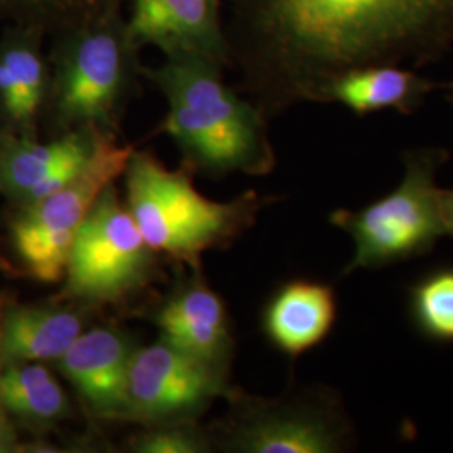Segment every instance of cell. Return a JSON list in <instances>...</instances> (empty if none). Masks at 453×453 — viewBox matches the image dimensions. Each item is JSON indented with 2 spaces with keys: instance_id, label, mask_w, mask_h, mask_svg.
<instances>
[{
  "instance_id": "obj_22",
  "label": "cell",
  "mask_w": 453,
  "mask_h": 453,
  "mask_svg": "<svg viewBox=\"0 0 453 453\" xmlns=\"http://www.w3.org/2000/svg\"><path fill=\"white\" fill-rule=\"evenodd\" d=\"M16 428L11 421V415L0 400V453L11 452L16 447Z\"/></svg>"
},
{
  "instance_id": "obj_3",
  "label": "cell",
  "mask_w": 453,
  "mask_h": 453,
  "mask_svg": "<svg viewBox=\"0 0 453 453\" xmlns=\"http://www.w3.org/2000/svg\"><path fill=\"white\" fill-rule=\"evenodd\" d=\"M192 168L170 170L155 155L133 150L125 168L127 207L148 245L179 264L198 267L211 249H222L256 224L271 200L256 192L230 202L200 194Z\"/></svg>"
},
{
  "instance_id": "obj_23",
  "label": "cell",
  "mask_w": 453,
  "mask_h": 453,
  "mask_svg": "<svg viewBox=\"0 0 453 453\" xmlns=\"http://www.w3.org/2000/svg\"><path fill=\"white\" fill-rule=\"evenodd\" d=\"M440 203H441V213L447 226V234L453 237V188L440 192Z\"/></svg>"
},
{
  "instance_id": "obj_4",
  "label": "cell",
  "mask_w": 453,
  "mask_h": 453,
  "mask_svg": "<svg viewBox=\"0 0 453 453\" xmlns=\"http://www.w3.org/2000/svg\"><path fill=\"white\" fill-rule=\"evenodd\" d=\"M140 50L123 12L56 34L49 104L59 134L96 128L116 134L138 78Z\"/></svg>"
},
{
  "instance_id": "obj_2",
  "label": "cell",
  "mask_w": 453,
  "mask_h": 453,
  "mask_svg": "<svg viewBox=\"0 0 453 453\" xmlns=\"http://www.w3.org/2000/svg\"><path fill=\"white\" fill-rule=\"evenodd\" d=\"M224 65L202 56H165L142 67L166 99L162 130L177 143L185 165L211 175H267L275 153L267 116L224 81Z\"/></svg>"
},
{
  "instance_id": "obj_10",
  "label": "cell",
  "mask_w": 453,
  "mask_h": 453,
  "mask_svg": "<svg viewBox=\"0 0 453 453\" xmlns=\"http://www.w3.org/2000/svg\"><path fill=\"white\" fill-rule=\"evenodd\" d=\"M104 131H67L48 143L14 133L0 134V192L22 205L58 192L81 173Z\"/></svg>"
},
{
  "instance_id": "obj_9",
  "label": "cell",
  "mask_w": 453,
  "mask_h": 453,
  "mask_svg": "<svg viewBox=\"0 0 453 453\" xmlns=\"http://www.w3.org/2000/svg\"><path fill=\"white\" fill-rule=\"evenodd\" d=\"M228 372L168 341L136 348L128 380V421L143 426L194 421L228 388Z\"/></svg>"
},
{
  "instance_id": "obj_7",
  "label": "cell",
  "mask_w": 453,
  "mask_h": 453,
  "mask_svg": "<svg viewBox=\"0 0 453 453\" xmlns=\"http://www.w3.org/2000/svg\"><path fill=\"white\" fill-rule=\"evenodd\" d=\"M157 256L111 183L71 247L63 297L89 306L123 303L153 279Z\"/></svg>"
},
{
  "instance_id": "obj_20",
  "label": "cell",
  "mask_w": 453,
  "mask_h": 453,
  "mask_svg": "<svg viewBox=\"0 0 453 453\" xmlns=\"http://www.w3.org/2000/svg\"><path fill=\"white\" fill-rule=\"evenodd\" d=\"M411 323L423 338L453 344V265L420 277L408 294Z\"/></svg>"
},
{
  "instance_id": "obj_13",
  "label": "cell",
  "mask_w": 453,
  "mask_h": 453,
  "mask_svg": "<svg viewBox=\"0 0 453 453\" xmlns=\"http://www.w3.org/2000/svg\"><path fill=\"white\" fill-rule=\"evenodd\" d=\"M165 341L215 368H230L234 336L222 297L195 279L181 286L155 314Z\"/></svg>"
},
{
  "instance_id": "obj_25",
  "label": "cell",
  "mask_w": 453,
  "mask_h": 453,
  "mask_svg": "<svg viewBox=\"0 0 453 453\" xmlns=\"http://www.w3.org/2000/svg\"><path fill=\"white\" fill-rule=\"evenodd\" d=\"M0 321H2V299H0Z\"/></svg>"
},
{
  "instance_id": "obj_21",
  "label": "cell",
  "mask_w": 453,
  "mask_h": 453,
  "mask_svg": "<svg viewBox=\"0 0 453 453\" xmlns=\"http://www.w3.org/2000/svg\"><path fill=\"white\" fill-rule=\"evenodd\" d=\"M209 449V440L194 421L145 426L130 440L131 452L138 453H203Z\"/></svg>"
},
{
  "instance_id": "obj_19",
  "label": "cell",
  "mask_w": 453,
  "mask_h": 453,
  "mask_svg": "<svg viewBox=\"0 0 453 453\" xmlns=\"http://www.w3.org/2000/svg\"><path fill=\"white\" fill-rule=\"evenodd\" d=\"M128 0H0V17L37 33H63L86 20L123 12Z\"/></svg>"
},
{
  "instance_id": "obj_17",
  "label": "cell",
  "mask_w": 453,
  "mask_h": 453,
  "mask_svg": "<svg viewBox=\"0 0 453 453\" xmlns=\"http://www.w3.org/2000/svg\"><path fill=\"white\" fill-rule=\"evenodd\" d=\"M44 34L22 27L0 49V104L19 127H31L48 93L39 41Z\"/></svg>"
},
{
  "instance_id": "obj_15",
  "label": "cell",
  "mask_w": 453,
  "mask_h": 453,
  "mask_svg": "<svg viewBox=\"0 0 453 453\" xmlns=\"http://www.w3.org/2000/svg\"><path fill=\"white\" fill-rule=\"evenodd\" d=\"M438 88H447V84L432 81L400 65H370L327 84L319 103H340L357 116L387 110L411 114Z\"/></svg>"
},
{
  "instance_id": "obj_6",
  "label": "cell",
  "mask_w": 453,
  "mask_h": 453,
  "mask_svg": "<svg viewBox=\"0 0 453 453\" xmlns=\"http://www.w3.org/2000/svg\"><path fill=\"white\" fill-rule=\"evenodd\" d=\"M133 146L104 133L81 173L58 192L22 205L9 226V242L24 274L39 282L65 279L71 247L103 190L125 173Z\"/></svg>"
},
{
  "instance_id": "obj_1",
  "label": "cell",
  "mask_w": 453,
  "mask_h": 453,
  "mask_svg": "<svg viewBox=\"0 0 453 453\" xmlns=\"http://www.w3.org/2000/svg\"><path fill=\"white\" fill-rule=\"evenodd\" d=\"M222 16L228 67L267 118L319 103L346 73L453 48V0H222Z\"/></svg>"
},
{
  "instance_id": "obj_11",
  "label": "cell",
  "mask_w": 453,
  "mask_h": 453,
  "mask_svg": "<svg viewBox=\"0 0 453 453\" xmlns=\"http://www.w3.org/2000/svg\"><path fill=\"white\" fill-rule=\"evenodd\" d=\"M136 348L119 329L93 327L82 331L56 365L95 418L128 421V380Z\"/></svg>"
},
{
  "instance_id": "obj_14",
  "label": "cell",
  "mask_w": 453,
  "mask_h": 453,
  "mask_svg": "<svg viewBox=\"0 0 453 453\" xmlns=\"http://www.w3.org/2000/svg\"><path fill=\"white\" fill-rule=\"evenodd\" d=\"M336 318V292L329 284L296 279L282 284L269 299L262 312V329L275 349L297 357L329 336Z\"/></svg>"
},
{
  "instance_id": "obj_12",
  "label": "cell",
  "mask_w": 453,
  "mask_h": 453,
  "mask_svg": "<svg viewBox=\"0 0 453 453\" xmlns=\"http://www.w3.org/2000/svg\"><path fill=\"white\" fill-rule=\"evenodd\" d=\"M127 26L140 49L202 56L228 67L222 0H128Z\"/></svg>"
},
{
  "instance_id": "obj_5",
  "label": "cell",
  "mask_w": 453,
  "mask_h": 453,
  "mask_svg": "<svg viewBox=\"0 0 453 453\" xmlns=\"http://www.w3.org/2000/svg\"><path fill=\"white\" fill-rule=\"evenodd\" d=\"M449 160L443 148H417L403 153L405 175L396 188L359 211L340 209L329 222L355 242V254L342 275L381 269L417 259L434 250L447 235L437 173Z\"/></svg>"
},
{
  "instance_id": "obj_16",
  "label": "cell",
  "mask_w": 453,
  "mask_h": 453,
  "mask_svg": "<svg viewBox=\"0 0 453 453\" xmlns=\"http://www.w3.org/2000/svg\"><path fill=\"white\" fill-rule=\"evenodd\" d=\"M84 323L74 308L20 306L0 321V368L58 361L81 334Z\"/></svg>"
},
{
  "instance_id": "obj_24",
  "label": "cell",
  "mask_w": 453,
  "mask_h": 453,
  "mask_svg": "<svg viewBox=\"0 0 453 453\" xmlns=\"http://www.w3.org/2000/svg\"><path fill=\"white\" fill-rule=\"evenodd\" d=\"M447 88H449V89H450V95H449V96H447V99H449V103H450V104H452V108H453V82H447Z\"/></svg>"
},
{
  "instance_id": "obj_18",
  "label": "cell",
  "mask_w": 453,
  "mask_h": 453,
  "mask_svg": "<svg viewBox=\"0 0 453 453\" xmlns=\"http://www.w3.org/2000/svg\"><path fill=\"white\" fill-rule=\"evenodd\" d=\"M0 400L11 417L31 428H50L71 411L65 389L41 363L0 368Z\"/></svg>"
},
{
  "instance_id": "obj_8",
  "label": "cell",
  "mask_w": 453,
  "mask_h": 453,
  "mask_svg": "<svg viewBox=\"0 0 453 453\" xmlns=\"http://www.w3.org/2000/svg\"><path fill=\"white\" fill-rule=\"evenodd\" d=\"M237 405L226 434L234 452L334 453L355 443L346 411L331 393L291 402L237 395Z\"/></svg>"
}]
</instances>
